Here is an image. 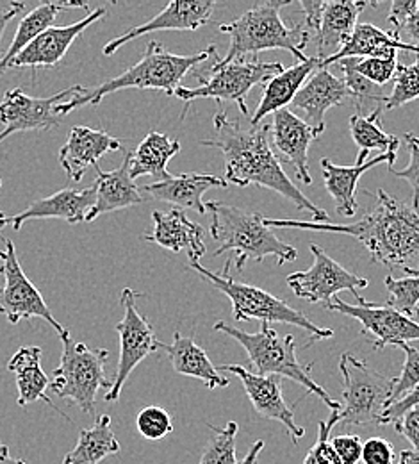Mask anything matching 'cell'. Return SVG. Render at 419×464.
<instances>
[{"label": "cell", "instance_id": "cell-6", "mask_svg": "<svg viewBox=\"0 0 419 464\" xmlns=\"http://www.w3.org/2000/svg\"><path fill=\"white\" fill-rule=\"evenodd\" d=\"M214 331L234 338L246 350L250 364L261 377H286L295 381L307 390V393L318 395V399L332 412H339L341 404L334 401L316 381L310 377L309 368H303L297 357V343L291 334L281 336L270 324H261L259 333H244L225 322H216Z\"/></svg>", "mask_w": 419, "mask_h": 464}, {"label": "cell", "instance_id": "cell-44", "mask_svg": "<svg viewBox=\"0 0 419 464\" xmlns=\"http://www.w3.org/2000/svg\"><path fill=\"white\" fill-rule=\"evenodd\" d=\"M404 140H405V145L411 152V163L404 170H396L393 167V169H389V172H393L396 177H400V179H404L411 184V188H413V209L419 213V138L414 136L413 132H407L404 136Z\"/></svg>", "mask_w": 419, "mask_h": 464}, {"label": "cell", "instance_id": "cell-22", "mask_svg": "<svg viewBox=\"0 0 419 464\" xmlns=\"http://www.w3.org/2000/svg\"><path fill=\"white\" fill-rule=\"evenodd\" d=\"M271 136L279 154L293 165L300 182L305 186L312 184V177L309 174V149L319 134L286 108L273 115Z\"/></svg>", "mask_w": 419, "mask_h": 464}, {"label": "cell", "instance_id": "cell-5", "mask_svg": "<svg viewBox=\"0 0 419 464\" xmlns=\"http://www.w3.org/2000/svg\"><path fill=\"white\" fill-rule=\"evenodd\" d=\"M205 209L211 213V236L218 243L214 256L234 252V263L240 272L250 259L262 263L273 256L279 265H286L299 257L295 246L264 226L262 215L222 202H207Z\"/></svg>", "mask_w": 419, "mask_h": 464}, {"label": "cell", "instance_id": "cell-40", "mask_svg": "<svg viewBox=\"0 0 419 464\" xmlns=\"http://www.w3.org/2000/svg\"><path fill=\"white\" fill-rule=\"evenodd\" d=\"M136 427L145 440L157 441L174 430V421L168 411H165L163 407L148 406L139 411L136 418Z\"/></svg>", "mask_w": 419, "mask_h": 464}, {"label": "cell", "instance_id": "cell-34", "mask_svg": "<svg viewBox=\"0 0 419 464\" xmlns=\"http://www.w3.org/2000/svg\"><path fill=\"white\" fill-rule=\"evenodd\" d=\"M119 452L120 443L111 429V416L102 414L90 429L81 430L77 445L64 456L62 464H100Z\"/></svg>", "mask_w": 419, "mask_h": 464}, {"label": "cell", "instance_id": "cell-8", "mask_svg": "<svg viewBox=\"0 0 419 464\" xmlns=\"http://www.w3.org/2000/svg\"><path fill=\"white\" fill-rule=\"evenodd\" d=\"M61 342V362L54 370L49 390L58 399L75 404L84 414L95 416L99 392H110L113 386V382L106 377L110 352L79 343L71 338V334L62 336Z\"/></svg>", "mask_w": 419, "mask_h": 464}, {"label": "cell", "instance_id": "cell-7", "mask_svg": "<svg viewBox=\"0 0 419 464\" xmlns=\"http://www.w3.org/2000/svg\"><path fill=\"white\" fill-rule=\"evenodd\" d=\"M189 268L195 270L200 277L209 281L216 290L222 291L229 296L234 318L238 322L244 320H259L261 324H288L303 329L312 334V340H329L334 336L332 329L319 327L312 320H309L301 311L291 307L279 296H273L268 291L261 290L252 285H244L231 277V261H227L222 274L211 272L209 268L202 266L200 263H189Z\"/></svg>", "mask_w": 419, "mask_h": 464}, {"label": "cell", "instance_id": "cell-33", "mask_svg": "<svg viewBox=\"0 0 419 464\" xmlns=\"http://www.w3.org/2000/svg\"><path fill=\"white\" fill-rule=\"evenodd\" d=\"M79 7L88 11V4H84V2H43L38 7H34L29 14H25L22 18V22L18 24L16 34H14L9 49L0 58V73H4L11 66L14 58L29 44H33L42 33H45L49 27H52V24L60 16L61 11L79 9Z\"/></svg>", "mask_w": 419, "mask_h": 464}, {"label": "cell", "instance_id": "cell-42", "mask_svg": "<svg viewBox=\"0 0 419 464\" xmlns=\"http://www.w3.org/2000/svg\"><path fill=\"white\" fill-rule=\"evenodd\" d=\"M405 353V362L402 368L400 377H395V388H393V399L391 404L400 401L404 395H407L411 390H414L419 384V350L418 348L402 343L398 345Z\"/></svg>", "mask_w": 419, "mask_h": 464}, {"label": "cell", "instance_id": "cell-2", "mask_svg": "<svg viewBox=\"0 0 419 464\" xmlns=\"http://www.w3.org/2000/svg\"><path fill=\"white\" fill-rule=\"evenodd\" d=\"M376 206L356 224H318L301 220H275L264 217V226L293 227L301 231L347 234L360 241L371 259L387 266L400 268L407 276H419V213L402 204L384 189L376 191Z\"/></svg>", "mask_w": 419, "mask_h": 464}, {"label": "cell", "instance_id": "cell-24", "mask_svg": "<svg viewBox=\"0 0 419 464\" xmlns=\"http://www.w3.org/2000/svg\"><path fill=\"white\" fill-rule=\"evenodd\" d=\"M350 101V90L345 81L329 70H316V73L301 86L293 106L307 115V123L321 134L325 130V115L329 110Z\"/></svg>", "mask_w": 419, "mask_h": 464}, {"label": "cell", "instance_id": "cell-30", "mask_svg": "<svg viewBox=\"0 0 419 464\" xmlns=\"http://www.w3.org/2000/svg\"><path fill=\"white\" fill-rule=\"evenodd\" d=\"M318 68H319V58H307L301 63H297L295 66L284 68V72L270 79L264 86L262 99L252 116L250 123L259 125L264 116L286 110V106L293 104L305 79Z\"/></svg>", "mask_w": 419, "mask_h": 464}, {"label": "cell", "instance_id": "cell-10", "mask_svg": "<svg viewBox=\"0 0 419 464\" xmlns=\"http://www.w3.org/2000/svg\"><path fill=\"white\" fill-rule=\"evenodd\" d=\"M343 375L345 407L336 412L338 423L367 425L380 421L384 411L391 404L395 377L375 372L364 359L343 353L339 361Z\"/></svg>", "mask_w": 419, "mask_h": 464}, {"label": "cell", "instance_id": "cell-16", "mask_svg": "<svg viewBox=\"0 0 419 464\" xmlns=\"http://www.w3.org/2000/svg\"><path fill=\"white\" fill-rule=\"evenodd\" d=\"M218 372H233L234 375H238L257 414L268 420L281 421L295 445L299 443L300 438L305 436V429L297 425L291 407L284 401L281 377H261L240 364H224L218 368Z\"/></svg>", "mask_w": 419, "mask_h": 464}, {"label": "cell", "instance_id": "cell-52", "mask_svg": "<svg viewBox=\"0 0 419 464\" xmlns=\"http://www.w3.org/2000/svg\"><path fill=\"white\" fill-rule=\"evenodd\" d=\"M24 4L22 2H13L5 11H2L0 13V42H2V36H4V31H5V27H7V24L18 14V13H22L24 11ZM2 58V56H0Z\"/></svg>", "mask_w": 419, "mask_h": 464}, {"label": "cell", "instance_id": "cell-50", "mask_svg": "<svg viewBox=\"0 0 419 464\" xmlns=\"http://www.w3.org/2000/svg\"><path fill=\"white\" fill-rule=\"evenodd\" d=\"M301 11L305 14V27L310 33H318L319 24H321V16H323V9H325V2L323 0H301L300 2Z\"/></svg>", "mask_w": 419, "mask_h": 464}, {"label": "cell", "instance_id": "cell-51", "mask_svg": "<svg viewBox=\"0 0 419 464\" xmlns=\"http://www.w3.org/2000/svg\"><path fill=\"white\" fill-rule=\"evenodd\" d=\"M400 42L413 45L419 49V7L414 14H411V18L396 31L393 33Z\"/></svg>", "mask_w": 419, "mask_h": 464}, {"label": "cell", "instance_id": "cell-39", "mask_svg": "<svg viewBox=\"0 0 419 464\" xmlns=\"http://www.w3.org/2000/svg\"><path fill=\"white\" fill-rule=\"evenodd\" d=\"M384 285L389 293L387 305L411 316L419 305V276H407L402 279L387 276Z\"/></svg>", "mask_w": 419, "mask_h": 464}, {"label": "cell", "instance_id": "cell-11", "mask_svg": "<svg viewBox=\"0 0 419 464\" xmlns=\"http://www.w3.org/2000/svg\"><path fill=\"white\" fill-rule=\"evenodd\" d=\"M4 250H0V274L4 277V286H0V314L5 316L9 324H18L20 320L42 318L45 320L61 338L70 334L60 322L54 318L42 293L25 276L16 246L11 239L4 237Z\"/></svg>", "mask_w": 419, "mask_h": 464}, {"label": "cell", "instance_id": "cell-48", "mask_svg": "<svg viewBox=\"0 0 419 464\" xmlns=\"http://www.w3.org/2000/svg\"><path fill=\"white\" fill-rule=\"evenodd\" d=\"M419 406V384L411 390L407 395H404L400 401L389 404V407L384 411L378 425H389V423H395L396 420H400L409 409Z\"/></svg>", "mask_w": 419, "mask_h": 464}, {"label": "cell", "instance_id": "cell-13", "mask_svg": "<svg viewBox=\"0 0 419 464\" xmlns=\"http://www.w3.org/2000/svg\"><path fill=\"white\" fill-rule=\"evenodd\" d=\"M88 90L81 84L70 86L52 97H29L22 90L14 88L4 93L0 101V143L16 132L29 130H51L60 127L64 116L58 113V106L79 95H84Z\"/></svg>", "mask_w": 419, "mask_h": 464}, {"label": "cell", "instance_id": "cell-3", "mask_svg": "<svg viewBox=\"0 0 419 464\" xmlns=\"http://www.w3.org/2000/svg\"><path fill=\"white\" fill-rule=\"evenodd\" d=\"M209 58H218L216 47H209L193 56H177L168 53L159 42L152 40L147 44L145 54L134 66L125 70L115 79L100 84L95 90H88L84 95L73 97L58 106L61 116L70 115L71 111L82 106H99L108 95L117 93L121 90H159L168 97L176 95V90L180 86V81L195 70L200 63Z\"/></svg>", "mask_w": 419, "mask_h": 464}, {"label": "cell", "instance_id": "cell-47", "mask_svg": "<svg viewBox=\"0 0 419 464\" xmlns=\"http://www.w3.org/2000/svg\"><path fill=\"white\" fill-rule=\"evenodd\" d=\"M393 425L395 430L413 445V450H419V406L409 409Z\"/></svg>", "mask_w": 419, "mask_h": 464}, {"label": "cell", "instance_id": "cell-46", "mask_svg": "<svg viewBox=\"0 0 419 464\" xmlns=\"http://www.w3.org/2000/svg\"><path fill=\"white\" fill-rule=\"evenodd\" d=\"M362 440L356 434H341L330 440L341 464H357L362 454Z\"/></svg>", "mask_w": 419, "mask_h": 464}, {"label": "cell", "instance_id": "cell-1", "mask_svg": "<svg viewBox=\"0 0 419 464\" xmlns=\"http://www.w3.org/2000/svg\"><path fill=\"white\" fill-rule=\"evenodd\" d=\"M216 136L202 140L204 147H214L225 158V180L236 186H261L268 188L301 211L312 215V222L329 224L327 211L314 206L286 175L277 154L268 140L271 125H243L238 118H229L224 110L214 116Z\"/></svg>", "mask_w": 419, "mask_h": 464}, {"label": "cell", "instance_id": "cell-14", "mask_svg": "<svg viewBox=\"0 0 419 464\" xmlns=\"http://www.w3.org/2000/svg\"><path fill=\"white\" fill-rule=\"evenodd\" d=\"M356 300L359 302L347 304L336 296L334 302L327 304V309L356 318L362 327L360 333L371 340L375 350L419 342V325L411 316L393 309L391 305H376L360 296H356Z\"/></svg>", "mask_w": 419, "mask_h": 464}, {"label": "cell", "instance_id": "cell-25", "mask_svg": "<svg viewBox=\"0 0 419 464\" xmlns=\"http://www.w3.org/2000/svg\"><path fill=\"white\" fill-rule=\"evenodd\" d=\"M213 188H229V182L224 177L211 174H184L172 175L167 180L152 182L143 186L141 189L148 193L150 197L174 204L177 208H186L193 209L198 215H204L205 204H204V193L213 189Z\"/></svg>", "mask_w": 419, "mask_h": 464}, {"label": "cell", "instance_id": "cell-53", "mask_svg": "<svg viewBox=\"0 0 419 464\" xmlns=\"http://www.w3.org/2000/svg\"><path fill=\"white\" fill-rule=\"evenodd\" d=\"M262 449H264V441H262V440L255 441V443L252 445V449L248 450V454L244 456V459L241 461V464H257V461H259V456H261V452H262Z\"/></svg>", "mask_w": 419, "mask_h": 464}, {"label": "cell", "instance_id": "cell-29", "mask_svg": "<svg viewBox=\"0 0 419 464\" xmlns=\"http://www.w3.org/2000/svg\"><path fill=\"white\" fill-rule=\"evenodd\" d=\"M367 5H369L367 2H354V0L325 2L321 24L318 33L314 34V40L318 45L316 58L323 61L330 49L339 51L350 40L354 29L357 27L360 11Z\"/></svg>", "mask_w": 419, "mask_h": 464}, {"label": "cell", "instance_id": "cell-26", "mask_svg": "<svg viewBox=\"0 0 419 464\" xmlns=\"http://www.w3.org/2000/svg\"><path fill=\"white\" fill-rule=\"evenodd\" d=\"M398 51H409L419 56V49L400 42L393 33H386L373 24H357L350 40L338 53L319 61L318 70H327L343 59L396 58Z\"/></svg>", "mask_w": 419, "mask_h": 464}, {"label": "cell", "instance_id": "cell-56", "mask_svg": "<svg viewBox=\"0 0 419 464\" xmlns=\"http://www.w3.org/2000/svg\"><path fill=\"white\" fill-rule=\"evenodd\" d=\"M0 188H2V179H0ZM9 218H11L9 215H5V213H2V211H0V231H2V229H5V227L9 226Z\"/></svg>", "mask_w": 419, "mask_h": 464}, {"label": "cell", "instance_id": "cell-12", "mask_svg": "<svg viewBox=\"0 0 419 464\" xmlns=\"http://www.w3.org/2000/svg\"><path fill=\"white\" fill-rule=\"evenodd\" d=\"M138 296H141V293L130 288H123L121 291L120 300L125 313H123V320L115 327V331L120 336V359H119L113 386L104 397L106 402H117L134 368L139 362H143L150 353L161 348V342L157 340L152 324L145 314L139 313L136 305Z\"/></svg>", "mask_w": 419, "mask_h": 464}, {"label": "cell", "instance_id": "cell-36", "mask_svg": "<svg viewBox=\"0 0 419 464\" xmlns=\"http://www.w3.org/2000/svg\"><path fill=\"white\" fill-rule=\"evenodd\" d=\"M352 138L360 150L371 152L378 150L382 154L386 152H398L400 149V140L393 134L384 132L382 123H380V111L369 116L354 115L348 121Z\"/></svg>", "mask_w": 419, "mask_h": 464}, {"label": "cell", "instance_id": "cell-20", "mask_svg": "<svg viewBox=\"0 0 419 464\" xmlns=\"http://www.w3.org/2000/svg\"><path fill=\"white\" fill-rule=\"evenodd\" d=\"M369 152L360 150L357 163L354 167H339L334 165L330 160H321V172H323V180L329 195L336 202V211L338 215L343 217H356L359 204H357V184L362 175L366 174L369 169L378 167L382 163H387L389 169L395 167L396 163V152H386L378 154L373 160H367Z\"/></svg>", "mask_w": 419, "mask_h": 464}, {"label": "cell", "instance_id": "cell-41", "mask_svg": "<svg viewBox=\"0 0 419 464\" xmlns=\"http://www.w3.org/2000/svg\"><path fill=\"white\" fill-rule=\"evenodd\" d=\"M347 61L352 64V68L357 73L378 86H384L391 79H395L396 68H398V59L396 58H350Z\"/></svg>", "mask_w": 419, "mask_h": 464}, {"label": "cell", "instance_id": "cell-15", "mask_svg": "<svg viewBox=\"0 0 419 464\" xmlns=\"http://www.w3.org/2000/svg\"><path fill=\"white\" fill-rule=\"evenodd\" d=\"M310 252L314 256L312 266L305 272H295L286 279L288 286L299 298L310 304H330V300H334L339 291H352L354 296H359L357 290L367 288L366 279L343 268L316 243H310Z\"/></svg>", "mask_w": 419, "mask_h": 464}, {"label": "cell", "instance_id": "cell-21", "mask_svg": "<svg viewBox=\"0 0 419 464\" xmlns=\"http://www.w3.org/2000/svg\"><path fill=\"white\" fill-rule=\"evenodd\" d=\"M97 202V189L91 184L86 189H61L58 193L33 202L27 209L9 218V226L13 231H20L22 226L29 220H47L58 218L68 224H82L86 222L88 213Z\"/></svg>", "mask_w": 419, "mask_h": 464}, {"label": "cell", "instance_id": "cell-43", "mask_svg": "<svg viewBox=\"0 0 419 464\" xmlns=\"http://www.w3.org/2000/svg\"><path fill=\"white\" fill-rule=\"evenodd\" d=\"M338 425L336 412L330 414L329 421H319V434L314 447L307 452L303 464H341L334 447L330 445V430Z\"/></svg>", "mask_w": 419, "mask_h": 464}, {"label": "cell", "instance_id": "cell-18", "mask_svg": "<svg viewBox=\"0 0 419 464\" xmlns=\"http://www.w3.org/2000/svg\"><path fill=\"white\" fill-rule=\"evenodd\" d=\"M106 16V9L99 7L86 14L82 20L64 25V27H49L42 33L33 44H29L11 63L9 68H54L66 56L71 44L97 20Z\"/></svg>", "mask_w": 419, "mask_h": 464}, {"label": "cell", "instance_id": "cell-49", "mask_svg": "<svg viewBox=\"0 0 419 464\" xmlns=\"http://www.w3.org/2000/svg\"><path fill=\"white\" fill-rule=\"evenodd\" d=\"M418 7L419 0H393L387 14L389 24L395 27L391 33H396L411 18V14L416 13Z\"/></svg>", "mask_w": 419, "mask_h": 464}, {"label": "cell", "instance_id": "cell-54", "mask_svg": "<svg viewBox=\"0 0 419 464\" xmlns=\"http://www.w3.org/2000/svg\"><path fill=\"white\" fill-rule=\"evenodd\" d=\"M0 464H27L24 459H18V458H13L11 452H9V447L0 443Z\"/></svg>", "mask_w": 419, "mask_h": 464}, {"label": "cell", "instance_id": "cell-45", "mask_svg": "<svg viewBox=\"0 0 419 464\" xmlns=\"http://www.w3.org/2000/svg\"><path fill=\"white\" fill-rule=\"evenodd\" d=\"M396 452L393 443L384 438H369L362 443L360 461L364 464H395Z\"/></svg>", "mask_w": 419, "mask_h": 464}, {"label": "cell", "instance_id": "cell-27", "mask_svg": "<svg viewBox=\"0 0 419 464\" xmlns=\"http://www.w3.org/2000/svg\"><path fill=\"white\" fill-rule=\"evenodd\" d=\"M129 154L125 152V160L121 163L120 169L113 172H102L100 167H97V180L95 189H97V202L91 208V211L86 217V222H93L97 217L127 209L132 206H138L143 202L141 189L134 184L129 174Z\"/></svg>", "mask_w": 419, "mask_h": 464}, {"label": "cell", "instance_id": "cell-19", "mask_svg": "<svg viewBox=\"0 0 419 464\" xmlns=\"http://www.w3.org/2000/svg\"><path fill=\"white\" fill-rule=\"evenodd\" d=\"M121 149V140L113 138L110 132L77 125L70 130L66 143L60 149L61 167L70 180L81 182L90 167L97 169L108 152Z\"/></svg>", "mask_w": 419, "mask_h": 464}, {"label": "cell", "instance_id": "cell-57", "mask_svg": "<svg viewBox=\"0 0 419 464\" xmlns=\"http://www.w3.org/2000/svg\"><path fill=\"white\" fill-rule=\"evenodd\" d=\"M411 318H413V320H414V322H416V324L419 325V305L416 307V309H414V313L411 314Z\"/></svg>", "mask_w": 419, "mask_h": 464}, {"label": "cell", "instance_id": "cell-9", "mask_svg": "<svg viewBox=\"0 0 419 464\" xmlns=\"http://www.w3.org/2000/svg\"><path fill=\"white\" fill-rule=\"evenodd\" d=\"M284 72V66L281 63H264V61H244L238 59L225 66H211L209 75H198L195 77L200 81V86L196 88H184L179 86L176 90V97L186 102V108L180 118L187 113V106L193 101L198 99H214L216 102L227 101L234 102L240 108L243 116H248V106L244 102L248 92L257 84H266L270 79Z\"/></svg>", "mask_w": 419, "mask_h": 464}, {"label": "cell", "instance_id": "cell-37", "mask_svg": "<svg viewBox=\"0 0 419 464\" xmlns=\"http://www.w3.org/2000/svg\"><path fill=\"white\" fill-rule=\"evenodd\" d=\"M213 438L207 441L198 464H241L236 452L238 423L229 421L225 427L209 425Z\"/></svg>", "mask_w": 419, "mask_h": 464}, {"label": "cell", "instance_id": "cell-4", "mask_svg": "<svg viewBox=\"0 0 419 464\" xmlns=\"http://www.w3.org/2000/svg\"><path fill=\"white\" fill-rule=\"evenodd\" d=\"M288 4V0L262 2L244 11L240 18L222 24L220 31L231 36V45L225 58L216 59L213 66H225L243 56H257L264 51H288L299 63L305 61L303 51L310 40V33L305 24L288 27L282 22L281 9Z\"/></svg>", "mask_w": 419, "mask_h": 464}, {"label": "cell", "instance_id": "cell-23", "mask_svg": "<svg viewBox=\"0 0 419 464\" xmlns=\"http://www.w3.org/2000/svg\"><path fill=\"white\" fill-rule=\"evenodd\" d=\"M154 231L152 234H143L145 241H152L167 250L180 252L186 250L191 263H198L205 254V229L187 218V215L174 208L172 211H154Z\"/></svg>", "mask_w": 419, "mask_h": 464}, {"label": "cell", "instance_id": "cell-55", "mask_svg": "<svg viewBox=\"0 0 419 464\" xmlns=\"http://www.w3.org/2000/svg\"><path fill=\"white\" fill-rule=\"evenodd\" d=\"M398 464H419V450H404V452H400Z\"/></svg>", "mask_w": 419, "mask_h": 464}, {"label": "cell", "instance_id": "cell-17", "mask_svg": "<svg viewBox=\"0 0 419 464\" xmlns=\"http://www.w3.org/2000/svg\"><path fill=\"white\" fill-rule=\"evenodd\" d=\"M216 4L213 0H174L159 14L143 25L129 29L102 49L104 56H113L129 42L157 31H196L209 24Z\"/></svg>", "mask_w": 419, "mask_h": 464}, {"label": "cell", "instance_id": "cell-32", "mask_svg": "<svg viewBox=\"0 0 419 464\" xmlns=\"http://www.w3.org/2000/svg\"><path fill=\"white\" fill-rule=\"evenodd\" d=\"M180 152L179 140H172L167 134L157 130H150L143 141L138 145L134 152L129 154V174L136 180L138 177L150 175L159 180H167L172 175L168 174V163Z\"/></svg>", "mask_w": 419, "mask_h": 464}, {"label": "cell", "instance_id": "cell-35", "mask_svg": "<svg viewBox=\"0 0 419 464\" xmlns=\"http://www.w3.org/2000/svg\"><path fill=\"white\" fill-rule=\"evenodd\" d=\"M343 73H345V84L350 90V101L354 102L359 116H369L373 113H382V108L387 101V95L384 92V86H378L371 81H367L366 77H362L357 73L352 64L343 59L339 63H336Z\"/></svg>", "mask_w": 419, "mask_h": 464}, {"label": "cell", "instance_id": "cell-28", "mask_svg": "<svg viewBox=\"0 0 419 464\" xmlns=\"http://www.w3.org/2000/svg\"><path fill=\"white\" fill-rule=\"evenodd\" d=\"M7 370L16 379L18 406H29V404L43 401V402H47L49 406L52 407L58 414L64 416L58 406H54L52 401L47 397V390L51 388V379L42 368V348H18L7 362ZM68 421H71V420H68Z\"/></svg>", "mask_w": 419, "mask_h": 464}, {"label": "cell", "instance_id": "cell-31", "mask_svg": "<svg viewBox=\"0 0 419 464\" xmlns=\"http://www.w3.org/2000/svg\"><path fill=\"white\" fill-rule=\"evenodd\" d=\"M161 350H165L168 353L172 366L179 375L198 379V381L205 382V386L209 390L227 388L231 384L229 379H225L218 372V368L211 362L207 352L204 348L198 347L193 338L182 336L179 331L174 333V342L170 345L161 343Z\"/></svg>", "mask_w": 419, "mask_h": 464}, {"label": "cell", "instance_id": "cell-38", "mask_svg": "<svg viewBox=\"0 0 419 464\" xmlns=\"http://www.w3.org/2000/svg\"><path fill=\"white\" fill-rule=\"evenodd\" d=\"M416 99H419V56L413 64L398 63L395 86H393V92L387 95L384 108L396 110Z\"/></svg>", "mask_w": 419, "mask_h": 464}]
</instances>
